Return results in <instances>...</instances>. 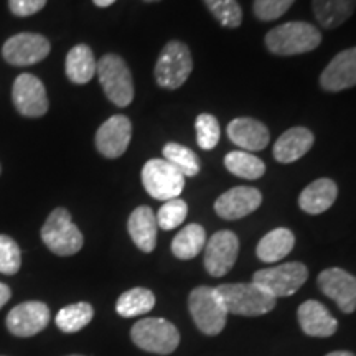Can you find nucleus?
Instances as JSON below:
<instances>
[{
	"instance_id": "obj_1",
	"label": "nucleus",
	"mask_w": 356,
	"mask_h": 356,
	"mask_svg": "<svg viewBox=\"0 0 356 356\" xmlns=\"http://www.w3.org/2000/svg\"><path fill=\"white\" fill-rule=\"evenodd\" d=\"M264 42L274 55L292 56L314 51L322 43V35L317 26L307 22H289L267 32Z\"/></svg>"
},
{
	"instance_id": "obj_2",
	"label": "nucleus",
	"mask_w": 356,
	"mask_h": 356,
	"mask_svg": "<svg viewBox=\"0 0 356 356\" xmlns=\"http://www.w3.org/2000/svg\"><path fill=\"white\" fill-rule=\"evenodd\" d=\"M215 289L228 314L243 315V317L264 315L274 309L275 300H277L254 282L222 284V286H218Z\"/></svg>"
},
{
	"instance_id": "obj_3",
	"label": "nucleus",
	"mask_w": 356,
	"mask_h": 356,
	"mask_svg": "<svg viewBox=\"0 0 356 356\" xmlns=\"http://www.w3.org/2000/svg\"><path fill=\"white\" fill-rule=\"evenodd\" d=\"M96 73L99 76L104 95L118 108H126L134 99L132 74L126 61L119 55L109 53L97 61Z\"/></svg>"
},
{
	"instance_id": "obj_4",
	"label": "nucleus",
	"mask_w": 356,
	"mask_h": 356,
	"mask_svg": "<svg viewBox=\"0 0 356 356\" xmlns=\"http://www.w3.org/2000/svg\"><path fill=\"white\" fill-rule=\"evenodd\" d=\"M42 239L53 254L73 256L83 248V234L71 220L65 208H56L50 213L42 228Z\"/></svg>"
},
{
	"instance_id": "obj_5",
	"label": "nucleus",
	"mask_w": 356,
	"mask_h": 356,
	"mask_svg": "<svg viewBox=\"0 0 356 356\" xmlns=\"http://www.w3.org/2000/svg\"><path fill=\"white\" fill-rule=\"evenodd\" d=\"M188 309L195 325L204 335L213 337L222 332L228 310L218 296L216 289L207 286L193 289L188 297Z\"/></svg>"
},
{
	"instance_id": "obj_6",
	"label": "nucleus",
	"mask_w": 356,
	"mask_h": 356,
	"mask_svg": "<svg viewBox=\"0 0 356 356\" xmlns=\"http://www.w3.org/2000/svg\"><path fill=\"white\" fill-rule=\"evenodd\" d=\"M193 70L190 48L185 43L168 42L160 53L155 65V81L160 88L178 89L184 84Z\"/></svg>"
},
{
	"instance_id": "obj_7",
	"label": "nucleus",
	"mask_w": 356,
	"mask_h": 356,
	"mask_svg": "<svg viewBox=\"0 0 356 356\" xmlns=\"http://www.w3.org/2000/svg\"><path fill=\"white\" fill-rule=\"evenodd\" d=\"M131 338L139 348L157 355H168L180 343L175 325L165 318H142L132 327Z\"/></svg>"
},
{
	"instance_id": "obj_8",
	"label": "nucleus",
	"mask_w": 356,
	"mask_h": 356,
	"mask_svg": "<svg viewBox=\"0 0 356 356\" xmlns=\"http://www.w3.org/2000/svg\"><path fill=\"white\" fill-rule=\"evenodd\" d=\"M142 185L152 198L168 202L180 197L185 177L165 159H152L142 168Z\"/></svg>"
},
{
	"instance_id": "obj_9",
	"label": "nucleus",
	"mask_w": 356,
	"mask_h": 356,
	"mask_svg": "<svg viewBox=\"0 0 356 356\" xmlns=\"http://www.w3.org/2000/svg\"><path fill=\"white\" fill-rule=\"evenodd\" d=\"M307 277H309V270L302 262H287V264L257 270L252 275V282L264 289L274 299H280L299 291L305 284Z\"/></svg>"
},
{
	"instance_id": "obj_10",
	"label": "nucleus",
	"mask_w": 356,
	"mask_h": 356,
	"mask_svg": "<svg viewBox=\"0 0 356 356\" xmlns=\"http://www.w3.org/2000/svg\"><path fill=\"white\" fill-rule=\"evenodd\" d=\"M238 252V236L233 231H218L204 244V269L213 277H222L233 269Z\"/></svg>"
},
{
	"instance_id": "obj_11",
	"label": "nucleus",
	"mask_w": 356,
	"mask_h": 356,
	"mask_svg": "<svg viewBox=\"0 0 356 356\" xmlns=\"http://www.w3.org/2000/svg\"><path fill=\"white\" fill-rule=\"evenodd\" d=\"M50 50V42L43 35L19 33L3 43L2 56L8 65L29 66L44 60Z\"/></svg>"
},
{
	"instance_id": "obj_12",
	"label": "nucleus",
	"mask_w": 356,
	"mask_h": 356,
	"mask_svg": "<svg viewBox=\"0 0 356 356\" xmlns=\"http://www.w3.org/2000/svg\"><path fill=\"white\" fill-rule=\"evenodd\" d=\"M15 109L25 118H42L48 111V96L43 83L33 74H20L12 88Z\"/></svg>"
},
{
	"instance_id": "obj_13",
	"label": "nucleus",
	"mask_w": 356,
	"mask_h": 356,
	"mask_svg": "<svg viewBox=\"0 0 356 356\" xmlns=\"http://www.w3.org/2000/svg\"><path fill=\"white\" fill-rule=\"evenodd\" d=\"M318 287L325 296L330 297L343 314L356 310V277L340 267H330L320 273Z\"/></svg>"
},
{
	"instance_id": "obj_14",
	"label": "nucleus",
	"mask_w": 356,
	"mask_h": 356,
	"mask_svg": "<svg viewBox=\"0 0 356 356\" xmlns=\"http://www.w3.org/2000/svg\"><path fill=\"white\" fill-rule=\"evenodd\" d=\"M50 323V309L43 302H24L7 315V328L15 337H33Z\"/></svg>"
},
{
	"instance_id": "obj_15",
	"label": "nucleus",
	"mask_w": 356,
	"mask_h": 356,
	"mask_svg": "<svg viewBox=\"0 0 356 356\" xmlns=\"http://www.w3.org/2000/svg\"><path fill=\"white\" fill-rule=\"evenodd\" d=\"M132 137V124L126 115H113L96 132V149L106 159H118L126 154Z\"/></svg>"
},
{
	"instance_id": "obj_16",
	"label": "nucleus",
	"mask_w": 356,
	"mask_h": 356,
	"mask_svg": "<svg viewBox=\"0 0 356 356\" xmlns=\"http://www.w3.org/2000/svg\"><path fill=\"white\" fill-rule=\"evenodd\" d=\"M262 203V195L257 188L252 186H234L222 193L215 202L216 215L222 220H241V218L251 215Z\"/></svg>"
},
{
	"instance_id": "obj_17",
	"label": "nucleus",
	"mask_w": 356,
	"mask_h": 356,
	"mask_svg": "<svg viewBox=\"0 0 356 356\" xmlns=\"http://www.w3.org/2000/svg\"><path fill=\"white\" fill-rule=\"evenodd\" d=\"M320 86L328 92L356 86V47L340 51L320 74Z\"/></svg>"
},
{
	"instance_id": "obj_18",
	"label": "nucleus",
	"mask_w": 356,
	"mask_h": 356,
	"mask_svg": "<svg viewBox=\"0 0 356 356\" xmlns=\"http://www.w3.org/2000/svg\"><path fill=\"white\" fill-rule=\"evenodd\" d=\"M228 137L244 152H257L266 149L270 136L261 121L252 118H236L228 124Z\"/></svg>"
},
{
	"instance_id": "obj_19",
	"label": "nucleus",
	"mask_w": 356,
	"mask_h": 356,
	"mask_svg": "<svg viewBox=\"0 0 356 356\" xmlns=\"http://www.w3.org/2000/svg\"><path fill=\"white\" fill-rule=\"evenodd\" d=\"M300 328L309 337L327 338L337 332V318L328 312L327 307L317 300H307L297 310Z\"/></svg>"
},
{
	"instance_id": "obj_20",
	"label": "nucleus",
	"mask_w": 356,
	"mask_h": 356,
	"mask_svg": "<svg viewBox=\"0 0 356 356\" xmlns=\"http://www.w3.org/2000/svg\"><path fill=\"white\" fill-rule=\"evenodd\" d=\"M157 218L150 207H139L131 213L127 229L134 244L144 252H152L157 246Z\"/></svg>"
},
{
	"instance_id": "obj_21",
	"label": "nucleus",
	"mask_w": 356,
	"mask_h": 356,
	"mask_svg": "<svg viewBox=\"0 0 356 356\" xmlns=\"http://www.w3.org/2000/svg\"><path fill=\"white\" fill-rule=\"evenodd\" d=\"M314 134L307 127L289 129L275 140L274 159L280 163H292L304 157L314 145Z\"/></svg>"
},
{
	"instance_id": "obj_22",
	"label": "nucleus",
	"mask_w": 356,
	"mask_h": 356,
	"mask_svg": "<svg viewBox=\"0 0 356 356\" xmlns=\"http://www.w3.org/2000/svg\"><path fill=\"white\" fill-rule=\"evenodd\" d=\"M338 197V186L330 178L312 181L299 197V207L309 215H320L333 207Z\"/></svg>"
},
{
	"instance_id": "obj_23",
	"label": "nucleus",
	"mask_w": 356,
	"mask_h": 356,
	"mask_svg": "<svg viewBox=\"0 0 356 356\" xmlns=\"http://www.w3.org/2000/svg\"><path fill=\"white\" fill-rule=\"evenodd\" d=\"M95 53L88 44H76L71 48L65 61V71L70 81L76 84H86L96 74Z\"/></svg>"
},
{
	"instance_id": "obj_24",
	"label": "nucleus",
	"mask_w": 356,
	"mask_h": 356,
	"mask_svg": "<svg viewBox=\"0 0 356 356\" xmlns=\"http://www.w3.org/2000/svg\"><path fill=\"white\" fill-rule=\"evenodd\" d=\"M296 244V236L291 229L277 228L269 231L257 244L256 254L262 262H277L284 259Z\"/></svg>"
},
{
	"instance_id": "obj_25",
	"label": "nucleus",
	"mask_w": 356,
	"mask_h": 356,
	"mask_svg": "<svg viewBox=\"0 0 356 356\" xmlns=\"http://www.w3.org/2000/svg\"><path fill=\"white\" fill-rule=\"evenodd\" d=\"M315 19L320 22L323 29H337L353 15L356 0H314Z\"/></svg>"
},
{
	"instance_id": "obj_26",
	"label": "nucleus",
	"mask_w": 356,
	"mask_h": 356,
	"mask_svg": "<svg viewBox=\"0 0 356 356\" xmlns=\"http://www.w3.org/2000/svg\"><path fill=\"white\" fill-rule=\"evenodd\" d=\"M207 244V233L203 226L191 222L185 226L172 241V252L177 259L188 261L197 257Z\"/></svg>"
},
{
	"instance_id": "obj_27",
	"label": "nucleus",
	"mask_w": 356,
	"mask_h": 356,
	"mask_svg": "<svg viewBox=\"0 0 356 356\" xmlns=\"http://www.w3.org/2000/svg\"><path fill=\"white\" fill-rule=\"evenodd\" d=\"M155 305V296L149 289L136 287L131 291L124 292L115 302V310L121 317L131 318L137 317V315L149 314Z\"/></svg>"
},
{
	"instance_id": "obj_28",
	"label": "nucleus",
	"mask_w": 356,
	"mask_h": 356,
	"mask_svg": "<svg viewBox=\"0 0 356 356\" xmlns=\"http://www.w3.org/2000/svg\"><path fill=\"white\" fill-rule=\"evenodd\" d=\"M225 165L233 175L246 180H257L264 175V162L256 155L244 152V150H234L225 157Z\"/></svg>"
},
{
	"instance_id": "obj_29",
	"label": "nucleus",
	"mask_w": 356,
	"mask_h": 356,
	"mask_svg": "<svg viewBox=\"0 0 356 356\" xmlns=\"http://www.w3.org/2000/svg\"><path fill=\"white\" fill-rule=\"evenodd\" d=\"M95 317V309L88 302H78L61 309L56 315V325L61 332L74 333L83 330Z\"/></svg>"
},
{
	"instance_id": "obj_30",
	"label": "nucleus",
	"mask_w": 356,
	"mask_h": 356,
	"mask_svg": "<svg viewBox=\"0 0 356 356\" xmlns=\"http://www.w3.org/2000/svg\"><path fill=\"white\" fill-rule=\"evenodd\" d=\"M163 159L172 163L178 172L186 177H195L200 172V160L193 150L188 147L177 144V142H168L163 147Z\"/></svg>"
},
{
	"instance_id": "obj_31",
	"label": "nucleus",
	"mask_w": 356,
	"mask_h": 356,
	"mask_svg": "<svg viewBox=\"0 0 356 356\" xmlns=\"http://www.w3.org/2000/svg\"><path fill=\"white\" fill-rule=\"evenodd\" d=\"M203 2L222 26L236 29V26L241 25L243 10L238 0H203Z\"/></svg>"
},
{
	"instance_id": "obj_32",
	"label": "nucleus",
	"mask_w": 356,
	"mask_h": 356,
	"mask_svg": "<svg viewBox=\"0 0 356 356\" xmlns=\"http://www.w3.org/2000/svg\"><path fill=\"white\" fill-rule=\"evenodd\" d=\"M186 215H188V207L181 198H173L168 200L160 207V210L157 213V225L159 228L170 231L175 229L181 222L185 221Z\"/></svg>"
},
{
	"instance_id": "obj_33",
	"label": "nucleus",
	"mask_w": 356,
	"mask_h": 356,
	"mask_svg": "<svg viewBox=\"0 0 356 356\" xmlns=\"http://www.w3.org/2000/svg\"><path fill=\"white\" fill-rule=\"evenodd\" d=\"M197 129V144L203 150H213L220 142V122L215 115L211 114H200L195 122Z\"/></svg>"
},
{
	"instance_id": "obj_34",
	"label": "nucleus",
	"mask_w": 356,
	"mask_h": 356,
	"mask_svg": "<svg viewBox=\"0 0 356 356\" xmlns=\"http://www.w3.org/2000/svg\"><path fill=\"white\" fill-rule=\"evenodd\" d=\"M22 252L10 236L0 234V273L13 275L20 270Z\"/></svg>"
},
{
	"instance_id": "obj_35",
	"label": "nucleus",
	"mask_w": 356,
	"mask_h": 356,
	"mask_svg": "<svg viewBox=\"0 0 356 356\" xmlns=\"http://www.w3.org/2000/svg\"><path fill=\"white\" fill-rule=\"evenodd\" d=\"M296 0H254V15L262 22L277 20L286 13Z\"/></svg>"
},
{
	"instance_id": "obj_36",
	"label": "nucleus",
	"mask_w": 356,
	"mask_h": 356,
	"mask_svg": "<svg viewBox=\"0 0 356 356\" xmlns=\"http://www.w3.org/2000/svg\"><path fill=\"white\" fill-rule=\"evenodd\" d=\"M47 0H8V8L17 17H30L42 10Z\"/></svg>"
},
{
	"instance_id": "obj_37",
	"label": "nucleus",
	"mask_w": 356,
	"mask_h": 356,
	"mask_svg": "<svg viewBox=\"0 0 356 356\" xmlns=\"http://www.w3.org/2000/svg\"><path fill=\"white\" fill-rule=\"evenodd\" d=\"M8 299H10V287L0 282V309L7 304Z\"/></svg>"
},
{
	"instance_id": "obj_38",
	"label": "nucleus",
	"mask_w": 356,
	"mask_h": 356,
	"mask_svg": "<svg viewBox=\"0 0 356 356\" xmlns=\"http://www.w3.org/2000/svg\"><path fill=\"white\" fill-rule=\"evenodd\" d=\"M92 2H95V6L101 7V8H104V7L113 6V3L115 2V0H92Z\"/></svg>"
},
{
	"instance_id": "obj_39",
	"label": "nucleus",
	"mask_w": 356,
	"mask_h": 356,
	"mask_svg": "<svg viewBox=\"0 0 356 356\" xmlns=\"http://www.w3.org/2000/svg\"><path fill=\"white\" fill-rule=\"evenodd\" d=\"M325 356H356V355L351 353V351H332V353H328Z\"/></svg>"
},
{
	"instance_id": "obj_40",
	"label": "nucleus",
	"mask_w": 356,
	"mask_h": 356,
	"mask_svg": "<svg viewBox=\"0 0 356 356\" xmlns=\"http://www.w3.org/2000/svg\"><path fill=\"white\" fill-rule=\"evenodd\" d=\"M144 2H159V0H144Z\"/></svg>"
},
{
	"instance_id": "obj_41",
	"label": "nucleus",
	"mask_w": 356,
	"mask_h": 356,
	"mask_svg": "<svg viewBox=\"0 0 356 356\" xmlns=\"http://www.w3.org/2000/svg\"><path fill=\"white\" fill-rule=\"evenodd\" d=\"M70 356H81V355H70Z\"/></svg>"
},
{
	"instance_id": "obj_42",
	"label": "nucleus",
	"mask_w": 356,
	"mask_h": 356,
	"mask_svg": "<svg viewBox=\"0 0 356 356\" xmlns=\"http://www.w3.org/2000/svg\"><path fill=\"white\" fill-rule=\"evenodd\" d=\"M0 172H2V167H0Z\"/></svg>"
}]
</instances>
